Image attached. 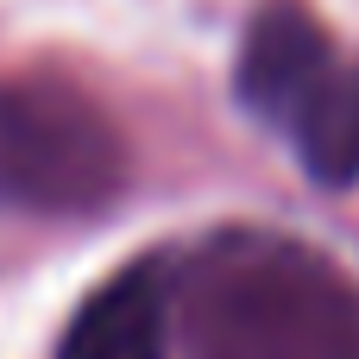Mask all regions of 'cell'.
Segmentation results:
<instances>
[{
    "instance_id": "cell-1",
    "label": "cell",
    "mask_w": 359,
    "mask_h": 359,
    "mask_svg": "<svg viewBox=\"0 0 359 359\" xmlns=\"http://www.w3.org/2000/svg\"><path fill=\"white\" fill-rule=\"evenodd\" d=\"M183 359H359V284L290 233L227 227L170 271Z\"/></svg>"
},
{
    "instance_id": "cell-2",
    "label": "cell",
    "mask_w": 359,
    "mask_h": 359,
    "mask_svg": "<svg viewBox=\"0 0 359 359\" xmlns=\"http://www.w3.org/2000/svg\"><path fill=\"white\" fill-rule=\"evenodd\" d=\"M126 189L114 120L69 82H0V208L88 215Z\"/></svg>"
},
{
    "instance_id": "cell-3",
    "label": "cell",
    "mask_w": 359,
    "mask_h": 359,
    "mask_svg": "<svg viewBox=\"0 0 359 359\" xmlns=\"http://www.w3.org/2000/svg\"><path fill=\"white\" fill-rule=\"evenodd\" d=\"M334 76V38L316 19L309 0H265L246 19L240 63H233V95L246 114L290 126L297 107Z\"/></svg>"
},
{
    "instance_id": "cell-4",
    "label": "cell",
    "mask_w": 359,
    "mask_h": 359,
    "mask_svg": "<svg viewBox=\"0 0 359 359\" xmlns=\"http://www.w3.org/2000/svg\"><path fill=\"white\" fill-rule=\"evenodd\" d=\"M170 259H139L101 284L63 328L57 359H164L170 341Z\"/></svg>"
},
{
    "instance_id": "cell-5",
    "label": "cell",
    "mask_w": 359,
    "mask_h": 359,
    "mask_svg": "<svg viewBox=\"0 0 359 359\" xmlns=\"http://www.w3.org/2000/svg\"><path fill=\"white\" fill-rule=\"evenodd\" d=\"M290 133L316 183H359V69H334L297 107Z\"/></svg>"
}]
</instances>
